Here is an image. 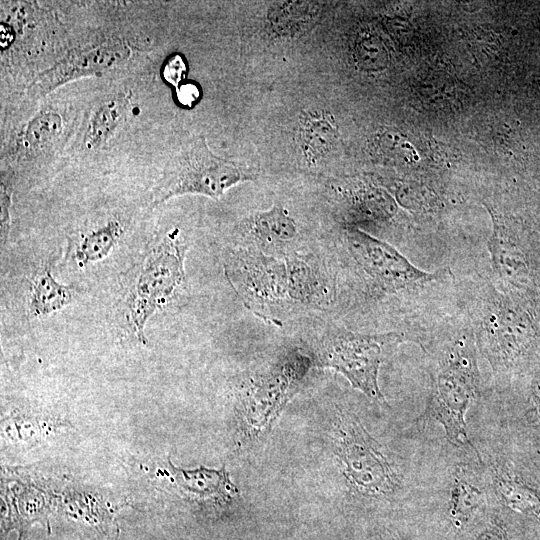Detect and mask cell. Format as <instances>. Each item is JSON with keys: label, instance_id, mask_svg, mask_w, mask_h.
Instances as JSON below:
<instances>
[{"label": "cell", "instance_id": "8", "mask_svg": "<svg viewBox=\"0 0 540 540\" xmlns=\"http://www.w3.org/2000/svg\"><path fill=\"white\" fill-rule=\"evenodd\" d=\"M348 251L373 285L384 292L397 293L431 283L440 273L421 270L392 245L348 226L345 229Z\"/></svg>", "mask_w": 540, "mask_h": 540}, {"label": "cell", "instance_id": "25", "mask_svg": "<svg viewBox=\"0 0 540 540\" xmlns=\"http://www.w3.org/2000/svg\"><path fill=\"white\" fill-rule=\"evenodd\" d=\"M187 72L186 64L183 58L176 54L171 56L163 66V78L176 88L183 81Z\"/></svg>", "mask_w": 540, "mask_h": 540}, {"label": "cell", "instance_id": "4", "mask_svg": "<svg viewBox=\"0 0 540 540\" xmlns=\"http://www.w3.org/2000/svg\"><path fill=\"white\" fill-rule=\"evenodd\" d=\"M397 333L362 334L345 328L328 329L319 343L318 360L344 375L351 385L372 399L382 400L379 367L385 346L400 342Z\"/></svg>", "mask_w": 540, "mask_h": 540}, {"label": "cell", "instance_id": "23", "mask_svg": "<svg viewBox=\"0 0 540 540\" xmlns=\"http://www.w3.org/2000/svg\"><path fill=\"white\" fill-rule=\"evenodd\" d=\"M395 194L398 202L410 210H429L437 204L434 192L419 184H404Z\"/></svg>", "mask_w": 540, "mask_h": 540}, {"label": "cell", "instance_id": "24", "mask_svg": "<svg viewBox=\"0 0 540 540\" xmlns=\"http://www.w3.org/2000/svg\"><path fill=\"white\" fill-rule=\"evenodd\" d=\"M358 59L367 69H381L387 63V52L377 38L362 40L357 48Z\"/></svg>", "mask_w": 540, "mask_h": 540}, {"label": "cell", "instance_id": "22", "mask_svg": "<svg viewBox=\"0 0 540 540\" xmlns=\"http://www.w3.org/2000/svg\"><path fill=\"white\" fill-rule=\"evenodd\" d=\"M306 2H285L274 6L270 11V21L276 31L280 33H294L300 30L311 18V6Z\"/></svg>", "mask_w": 540, "mask_h": 540}, {"label": "cell", "instance_id": "20", "mask_svg": "<svg viewBox=\"0 0 540 540\" xmlns=\"http://www.w3.org/2000/svg\"><path fill=\"white\" fill-rule=\"evenodd\" d=\"M354 210L368 220H384L395 212V203L384 191L376 188H363L352 195Z\"/></svg>", "mask_w": 540, "mask_h": 540}, {"label": "cell", "instance_id": "10", "mask_svg": "<svg viewBox=\"0 0 540 540\" xmlns=\"http://www.w3.org/2000/svg\"><path fill=\"white\" fill-rule=\"evenodd\" d=\"M284 259L289 300L319 308L333 302V279L317 257L311 253H290Z\"/></svg>", "mask_w": 540, "mask_h": 540}, {"label": "cell", "instance_id": "28", "mask_svg": "<svg viewBox=\"0 0 540 540\" xmlns=\"http://www.w3.org/2000/svg\"><path fill=\"white\" fill-rule=\"evenodd\" d=\"M177 99L184 106H192L198 100L200 91L194 83H184L177 87Z\"/></svg>", "mask_w": 540, "mask_h": 540}, {"label": "cell", "instance_id": "15", "mask_svg": "<svg viewBox=\"0 0 540 540\" xmlns=\"http://www.w3.org/2000/svg\"><path fill=\"white\" fill-rule=\"evenodd\" d=\"M123 231L119 221L111 220L85 234L75 249L76 264L82 268L107 257L118 243Z\"/></svg>", "mask_w": 540, "mask_h": 540}, {"label": "cell", "instance_id": "11", "mask_svg": "<svg viewBox=\"0 0 540 540\" xmlns=\"http://www.w3.org/2000/svg\"><path fill=\"white\" fill-rule=\"evenodd\" d=\"M244 229L263 252L282 249L298 234L295 220L281 206L253 214L245 220Z\"/></svg>", "mask_w": 540, "mask_h": 540}, {"label": "cell", "instance_id": "26", "mask_svg": "<svg viewBox=\"0 0 540 540\" xmlns=\"http://www.w3.org/2000/svg\"><path fill=\"white\" fill-rule=\"evenodd\" d=\"M472 540H508V538L502 522L494 519L483 527Z\"/></svg>", "mask_w": 540, "mask_h": 540}, {"label": "cell", "instance_id": "5", "mask_svg": "<svg viewBox=\"0 0 540 540\" xmlns=\"http://www.w3.org/2000/svg\"><path fill=\"white\" fill-rule=\"evenodd\" d=\"M335 445L346 478L360 493L386 495L398 486L397 474L355 415H341Z\"/></svg>", "mask_w": 540, "mask_h": 540}, {"label": "cell", "instance_id": "7", "mask_svg": "<svg viewBox=\"0 0 540 540\" xmlns=\"http://www.w3.org/2000/svg\"><path fill=\"white\" fill-rule=\"evenodd\" d=\"M510 301L488 285L475 310L474 338L494 371L502 370L521 354L525 331Z\"/></svg>", "mask_w": 540, "mask_h": 540}, {"label": "cell", "instance_id": "21", "mask_svg": "<svg viewBox=\"0 0 540 540\" xmlns=\"http://www.w3.org/2000/svg\"><path fill=\"white\" fill-rule=\"evenodd\" d=\"M62 119L53 111L36 115L24 131V144L28 148H40L52 141L61 131Z\"/></svg>", "mask_w": 540, "mask_h": 540}, {"label": "cell", "instance_id": "12", "mask_svg": "<svg viewBox=\"0 0 540 540\" xmlns=\"http://www.w3.org/2000/svg\"><path fill=\"white\" fill-rule=\"evenodd\" d=\"M338 138V127L331 113L323 109L304 112L298 121L296 141L303 156L314 164L329 153Z\"/></svg>", "mask_w": 540, "mask_h": 540}, {"label": "cell", "instance_id": "17", "mask_svg": "<svg viewBox=\"0 0 540 540\" xmlns=\"http://www.w3.org/2000/svg\"><path fill=\"white\" fill-rule=\"evenodd\" d=\"M483 503V493L464 477H456L451 485L449 515L453 524L461 527L474 515Z\"/></svg>", "mask_w": 540, "mask_h": 540}, {"label": "cell", "instance_id": "9", "mask_svg": "<svg viewBox=\"0 0 540 540\" xmlns=\"http://www.w3.org/2000/svg\"><path fill=\"white\" fill-rule=\"evenodd\" d=\"M130 48L123 42H106L72 52L39 74L28 86L29 96L38 98L80 77L99 74L128 58Z\"/></svg>", "mask_w": 540, "mask_h": 540}, {"label": "cell", "instance_id": "3", "mask_svg": "<svg viewBox=\"0 0 540 540\" xmlns=\"http://www.w3.org/2000/svg\"><path fill=\"white\" fill-rule=\"evenodd\" d=\"M254 174L235 162L216 156L204 136L190 140L178 153L161 185L156 202L184 194L220 197L232 186L251 181Z\"/></svg>", "mask_w": 540, "mask_h": 540}, {"label": "cell", "instance_id": "29", "mask_svg": "<svg viewBox=\"0 0 540 540\" xmlns=\"http://www.w3.org/2000/svg\"><path fill=\"white\" fill-rule=\"evenodd\" d=\"M532 405L535 416L540 420V380L536 382L532 391Z\"/></svg>", "mask_w": 540, "mask_h": 540}, {"label": "cell", "instance_id": "19", "mask_svg": "<svg viewBox=\"0 0 540 540\" xmlns=\"http://www.w3.org/2000/svg\"><path fill=\"white\" fill-rule=\"evenodd\" d=\"M495 491L508 507L521 512H540V497L518 479L505 474L494 477Z\"/></svg>", "mask_w": 540, "mask_h": 540}, {"label": "cell", "instance_id": "27", "mask_svg": "<svg viewBox=\"0 0 540 540\" xmlns=\"http://www.w3.org/2000/svg\"><path fill=\"white\" fill-rule=\"evenodd\" d=\"M10 204H11L10 193L8 192L7 188L2 185L1 186V240H2V244H3V241L5 242L8 236V232H9Z\"/></svg>", "mask_w": 540, "mask_h": 540}, {"label": "cell", "instance_id": "16", "mask_svg": "<svg viewBox=\"0 0 540 540\" xmlns=\"http://www.w3.org/2000/svg\"><path fill=\"white\" fill-rule=\"evenodd\" d=\"M125 110L126 100L118 98L97 107L90 118L87 128L86 146L96 148L105 143L122 121Z\"/></svg>", "mask_w": 540, "mask_h": 540}, {"label": "cell", "instance_id": "6", "mask_svg": "<svg viewBox=\"0 0 540 540\" xmlns=\"http://www.w3.org/2000/svg\"><path fill=\"white\" fill-rule=\"evenodd\" d=\"M226 274L244 305L262 318L268 317L269 309L289 300L285 259L258 248H239L231 254Z\"/></svg>", "mask_w": 540, "mask_h": 540}, {"label": "cell", "instance_id": "2", "mask_svg": "<svg viewBox=\"0 0 540 540\" xmlns=\"http://www.w3.org/2000/svg\"><path fill=\"white\" fill-rule=\"evenodd\" d=\"M187 248L178 230L171 231L150 251L141 266L128 299L130 323L141 343L147 341L144 328L151 315L184 284Z\"/></svg>", "mask_w": 540, "mask_h": 540}, {"label": "cell", "instance_id": "18", "mask_svg": "<svg viewBox=\"0 0 540 540\" xmlns=\"http://www.w3.org/2000/svg\"><path fill=\"white\" fill-rule=\"evenodd\" d=\"M372 150L380 160L393 165H412L418 155L412 143L398 131H380L372 142Z\"/></svg>", "mask_w": 540, "mask_h": 540}, {"label": "cell", "instance_id": "13", "mask_svg": "<svg viewBox=\"0 0 540 540\" xmlns=\"http://www.w3.org/2000/svg\"><path fill=\"white\" fill-rule=\"evenodd\" d=\"M30 292L29 312L35 318L61 310L71 303L73 297L71 289L60 284L48 267L37 272Z\"/></svg>", "mask_w": 540, "mask_h": 540}, {"label": "cell", "instance_id": "1", "mask_svg": "<svg viewBox=\"0 0 540 540\" xmlns=\"http://www.w3.org/2000/svg\"><path fill=\"white\" fill-rule=\"evenodd\" d=\"M477 345L473 333H461L447 346L436 370L425 414L438 422L456 446H470L465 415L479 393Z\"/></svg>", "mask_w": 540, "mask_h": 540}, {"label": "cell", "instance_id": "14", "mask_svg": "<svg viewBox=\"0 0 540 540\" xmlns=\"http://www.w3.org/2000/svg\"><path fill=\"white\" fill-rule=\"evenodd\" d=\"M172 468L175 470L179 485L188 493L198 497L228 499L238 493L224 468L222 470H209L206 468L183 470L176 469L173 466Z\"/></svg>", "mask_w": 540, "mask_h": 540}]
</instances>
